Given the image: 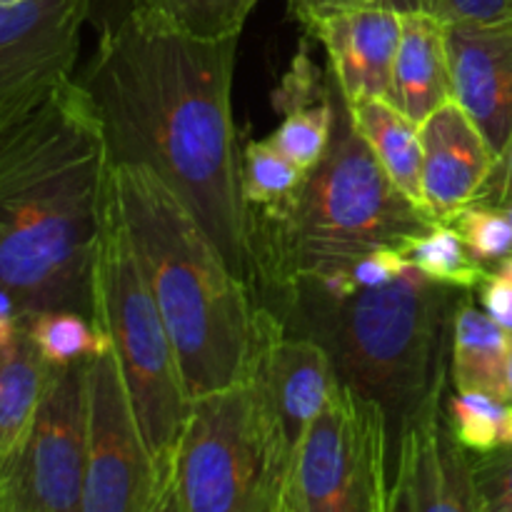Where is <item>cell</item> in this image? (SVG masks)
I'll return each mask as SVG.
<instances>
[{
  "instance_id": "cell-14",
  "label": "cell",
  "mask_w": 512,
  "mask_h": 512,
  "mask_svg": "<svg viewBox=\"0 0 512 512\" xmlns=\"http://www.w3.org/2000/svg\"><path fill=\"white\" fill-rule=\"evenodd\" d=\"M453 98L503 153L512 135V13L445 23Z\"/></svg>"
},
{
  "instance_id": "cell-10",
  "label": "cell",
  "mask_w": 512,
  "mask_h": 512,
  "mask_svg": "<svg viewBox=\"0 0 512 512\" xmlns=\"http://www.w3.org/2000/svg\"><path fill=\"white\" fill-rule=\"evenodd\" d=\"M240 380L248 385L263 425L280 505L295 450L315 415L328 403L338 375L328 350L318 340L290 333L278 315L255 300L253 338Z\"/></svg>"
},
{
  "instance_id": "cell-21",
  "label": "cell",
  "mask_w": 512,
  "mask_h": 512,
  "mask_svg": "<svg viewBox=\"0 0 512 512\" xmlns=\"http://www.w3.org/2000/svg\"><path fill=\"white\" fill-rule=\"evenodd\" d=\"M50 370L53 365L35 348L25 325L10 343H0V460L28 430Z\"/></svg>"
},
{
  "instance_id": "cell-31",
  "label": "cell",
  "mask_w": 512,
  "mask_h": 512,
  "mask_svg": "<svg viewBox=\"0 0 512 512\" xmlns=\"http://www.w3.org/2000/svg\"><path fill=\"white\" fill-rule=\"evenodd\" d=\"M423 10L443 23L490 20L512 13V0H423Z\"/></svg>"
},
{
  "instance_id": "cell-11",
  "label": "cell",
  "mask_w": 512,
  "mask_h": 512,
  "mask_svg": "<svg viewBox=\"0 0 512 512\" xmlns=\"http://www.w3.org/2000/svg\"><path fill=\"white\" fill-rule=\"evenodd\" d=\"M80 512H160V480L113 350L85 360Z\"/></svg>"
},
{
  "instance_id": "cell-18",
  "label": "cell",
  "mask_w": 512,
  "mask_h": 512,
  "mask_svg": "<svg viewBox=\"0 0 512 512\" xmlns=\"http://www.w3.org/2000/svg\"><path fill=\"white\" fill-rule=\"evenodd\" d=\"M453 98L445 23L428 10L403 13L398 53L388 100L413 123H423L438 105Z\"/></svg>"
},
{
  "instance_id": "cell-19",
  "label": "cell",
  "mask_w": 512,
  "mask_h": 512,
  "mask_svg": "<svg viewBox=\"0 0 512 512\" xmlns=\"http://www.w3.org/2000/svg\"><path fill=\"white\" fill-rule=\"evenodd\" d=\"M510 333L470 295L455 303L450 328V378L460 393H488L508 400Z\"/></svg>"
},
{
  "instance_id": "cell-6",
  "label": "cell",
  "mask_w": 512,
  "mask_h": 512,
  "mask_svg": "<svg viewBox=\"0 0 512 512\" xmlns=\"http://www.w3.org/2000/svg\"><path fill=\"white\" fill-rule=\"evenodd\" d=\"M93 320L105 330L110 350L118 358L130 403L158 470L160 512H165L175 445L188 418L190 398L173 340L120 218L113 183L95 250Z\"/></svg>"
},
{
  "instance_id": "cell-34",
  "label": "cell",
  "mask_w": 512,
  "mask_h": 512,
  "mask_svg": "<svg viewBox=\"0 0 512 512\" xmlns=\"http://www.w3.org/2000/svg\"><path fill=\"white\" fill-rule=\"evenodd\" d=\"M508 400L512 403V333H510V360H508Z\"/></svg>"
},
{
  "instance_id": "cell-7",
  "label": "cell",
  "mask_w": 512,
  "mask_h": 512,
  "mask_svg": "<svg viewBox=\"0 0 512 512\" xmlns=\"http://www.w3.org/2000/svg\"><path fill=\"white\" fill-rule=\"evenodd\" d=\"M165 512H278V480L243 380L190 400Z\"/></svg>"
},
{
  "instance_id": "cell-35",
  "label": "cell",
  "mask_w": 512,
  "mask_h": 512,
  "mask_svg": "<svg viewBox=\"0 0 512 512\" xmlns=\"http://www.w3.org/2000/svg\"><path fill=\"white\" fill-rule=\"evenodd\" d=\"M505 210V213H508V218H510V223H512V203L508 205V208H503Z\"/></svg>"
},
{
  "instance_id": "cell-23",
  "label": "cell",
  "mask_w": 512,
  "mask_h": 512,
  "mask_svg": "<svg viewBox=\"0 0 512 512\" xmlns=\"http://www.w3.org/2000/svg\"><path fill=\"white\" fill-rule=\"evenodd\" d=\"M398 250L420 273L463 293L478 290V285L488 275V265L480 263L470 253L468 245L450 223H435L425 233L403 240Z\"/></svg>"
},
{
  "instance_id": "cell-13",
  "label": "cell",
  "mask_w": 512,
  "mask_h": 512,
  "mask_svg": "<svg viewBox=\"0 0 512 512\" xmlns=\"http://www.w3.org/2000/svg\"><path fill=\"white\" fill-rule=\"evenodd\" d=\"M480 512L473 455L445 413V380L405 423L398 440L390 512Z\"/></svg>"
},
{
  "instance_id": "cell-27",
  "label": "cell",
  "mask_w": 512,
  "mask_h": 512,
  "mask_svg": "<svg viewBox=\"0 0 512 512\" xmlns=\"http://www.w3.org/2000/svg\"><path fill=\"white\" fill-rule=\"evenodd\" d=\"M448 223L458 230L463 243L480 263L490 265L512 253V223L503 208L470 203L460 208Z\"/></svg>"
},
{
  "instance_id": "cell-12",
  "label": "cell",
  "mask_w": 512,
  "mask_h": 512,
  "mask_svg": "<svg viewBox=\"0 0 512 512\" xmlns=\"http://www.w3.org/2000/svg\"><path fill=\"white\" fill-rule=\"evenodd\" d=\"M93 0L0 3V118L73 78Z\"/></svg>"
},
{
  "instance_id": "cell-4",
  "label": "cell",
  "mask_w": 512,
  "mask_h": 512,
  "mask_svg": "<svg viewBox=\"0 0 512 512\" xmlns=\"http://www.w3.org/2000/svg\"><path fill=\"white\" fill-rule=\"evenodd\" d=\"M250 293L265 300L293 280L350 263L380 245L425 233L438 220L415 205L378 163L333 75V130L305 170L285 218L250 215Z\"/></svg>"
},
{
  "instance_id": "cell-32",
  "label": "cell",
  "mask_w": 512,
  "mask_h": 512,
  "mask_svg": "<svg viewBox=\"0 0 512 512\" xmlns=\"http://www.w3.org/2000/svg\"><path fill=\"white\" fill-rule=\"evenodd\" d=\"M473 203L493 205V208H508L512 203V135L503 153L495 158L490 175L475 193Z\"/></svg>"
},
{
  "instance_id": "cell-29",
  "label": "cell",
  "mask_w": 512,
  "mask_h": 512,
  "mask_svg": "<svg viewBox=\"0 0 512 512\" xmlns=\"http://www.w3.org/2000/svg\"><path fill=\"white\" fill-rule=\"evenodd\" d=\"M405 268H408V260L400 255L395 245H380V248L358 255L350 263V275H353V283L358 290H373L393 283L395 278L405 273Z\"/></svg>"
},
{
  "instance_id": "cell-2",
  "label": "cell",
  "mask_w": 512,
  "mask_h": 512,
  "mask_svg": "<svg viewBox=\"0 0 512 512\" xmlns=\"http://www.w3.org/2000/svg\"><path fill=\"white\" fill-rule=\"evenodd\" d=\"M108 193V145L75 75L0 118V290L23 320L45 310L93 318Z\"/></svg>"
},
{
  "instance_id": "cell-28",
  "label": "cell",
  "mask_w": 512,
  "mask_h": 512,
  "mask_svg": "<svg viewBox=\"0 0 512 512\" xmlns=\"http://www.w3.org/2000/svg\"><path fill=\"white\" fill-rule=\"evenodd\" d=\"M470 455L480 512H512V445Z\"/></svg>"
},
{
  "instance_id": "cell-1",
  "label": "cell",
  "mask_w": 512,
  "mask_h": 512,
  "mask_svg": "<svg viewBox=\"0 0 512 512\" xmlns=\"http://www.w3.org/2000/svg\"><path fill=\"white\" fill-rule=\"evenodd\" d=\"M238 40L185 33L130 8L103 25L75 78L98 115L110 163L153 170L248 283L250 220L233 120Z\"/></svg>"
},
{
  "instance_id": "cell-36",
  "label": "cell",
  "mask_w": 512,
  "mask_h": 512,
  "mask_svg": "<svg viewBox=\"0 0 512 512\" xmlns=\"http://www.w3.org/2000/svg\"><path fill=\"white\" fill-rule=\"evenodd\" d=\"M0 3H5V0H0Z\"/></svg>"
},
{
  "instance_id": "cell-9",
  "label": "cell",
  "mask_w": 512,
  "mask_h": 512,
  "mask_svg": "<svg viewBox=\"0 0 512 512\" xmlns=\"http://www.w3.org/2000/svg\"><path fill=\"white\" fill-rule=\"evenodd\" d=\"M85 360L50 370L28 430L0 460V512H80L85 490Z\"/></svg>"
},
{
  "instance_id": "cell-8",
  "label": "cell",
  "mask_w": 512,
  "mask_h": 512,
  "mask_svg": "<svg viewBox=\"0 0 512 512\" xmlns=\"http://www.w3.org/2000/svg\"><path fill=\"white\" fill-rule=\"evenodd\" d=\"M390 488L385 413L338 380L295 450L278 512H390Z\"/></svg>"
},
{
  "instance_id": "cell-25",
  "label": "cell",
  "mask_w": 512,
  "mask_h": 512,
  "mask_svg": "<svg viewBox=\"0 0 512 512\" xmlns=\"http://www.w3.org/2000/svg\"><path fill=\"white\" fill-rule=\"evenodd\" d=\"M35 348L48 365H68L110 350V338L93 318L75 310H45L25 320Z\"/></svg>"
},
{
  "instance_id": "cell-20",
  "label": "cell",
  "mask_w": 512,
  "mask_h": 512,
  "mask_svg": "<svg viewBox=\"0 0 512 512\" xmlns=\"http://www.w3.org/2000/svg\"><path fill=\"white\" fill-rule=\"evenodd\" d=\"M350 105V103H348ZM355 128L370 145L388 178L425 210L423 198V143L418 123L405 118L390 100L365 98L350 105ZM428 213V210H425ZM430 215V213H428Z\"/></svg>"
},
{
  "instance_id": "cell-24",
  "label": "cell",
  "mask_w": 512,
  "mask_h": 512,
  "mask_svg": "<svg viewBox=\"0 0 512 512\" xmlns=\"http://www.w3.org/2000/svg\"><path fill=\"white\" fill-rule=\"evenodd\" d=\"M255 5L258 0H130L138 13L203 38L240 35Z\"/></svg>"
},
{
  "instance_id": "cell-5",
  "label": "cell",
  "mask_w": 512,
  "mask_h": 512,
  "mask_svg": "<svg viewBox=\"0 0 512 512\" xmlns=\"http://www.w3.org/2000/svg\"><path fill=\"white\" fill-rule=\"evenodd\" d=\"M458 288L438 283L408 263L383 288L360 290L335 305L303 308L283 320L328 350L338 380L380 405L390 450L398 453L405 423L448 380L450 328Z\"/></svg>"
},
{
  "instance_id": "cell-26",
  "label": "cell",
  "mask_w": 512,
  "mask_h": 512,
  "mask_svg": "<svg viewBox=\"0 0 512 512\" xmlns=\"http://www.w3.org/2000/svg\"><path fill=\"white\" fill-rule=\"evenodd\" d=\"M445 413L455 438L470 453H488L512 445V403L488 393H460L445 398Z\"/></svg>"
},
{
  "instance_id": "cell-15",
  "label": "cell",
  "mask_w": 512,
  "mask_h": 512,
  "mask_svg": "<svg viewBox=\"0 0 512 512\" xmlns=\"http://www.w3.org/2000/svg\"><path fill=\"white\" fill-rule=\"evenodd\" d=\"M303 25L305 35L323 45L330 73L350 105L390 95L395 53L403 33V13L388 3H358L325 10Z\"/></svg>"
},
{
  "instance_id": "cell-3",
  "label": "cell",
  "mask_w": 512,
  "mask_h": 512,
  "mask_svg": "<svg viewBox=\"0 0 512 512\" xmlns=\"http://www.w3.org/2000/svg\"><path fill=\"white\" fill-rule=\"evenodd\" d=\"M115 203L160 310L188 398L243 378L255 298L183 200L143 165L110 163Z\"/></svg>"
},
{
  "instance_id": "cell-17",
  "label": "cell",
  "mask_w": 512,
  "mask_h": 512,
  "mask_svg": "<svg viewBox=\"0 0 512 512\" xmlns=\"http://www.w3.org/2000/svg\"><path fill=\"white\" fill-rule=\"evenodd\" d=\"M273 105L283 123L270 133L268 143L300 170H310L330 143L333 130V73L318 68L308 53V40L280 78Z\"/></svg>"
},
{
  "instance_id": "cell-33",
  "label": "cell",
  "mask_w": 512,
  "mask_h": 512,
  "mask_svg": "<svg viewBox=\"0 0 512 512\" xmlns=\"http://www.w3.org/2000/svg\"><path fill=\"white\" fill-rule=\"evenodd\" d=\"M358 3H388L398 8L400 13H410V10H423V0H288V13L293 15L298 23H305L313 15L325 13L333 8H345V5Z\"/></svg>"
},
{
  "instance_id": "cell-30",
  "label": "cell",
  "mask_w": 512,
  "mask_h": 512,
  "mask_svg": "<svg viewBox=\"0 0 512 512\" xmlns=\"http://www.w3.org/2000/svg\"><path fill=\"white\" fill-rule=\"evenodd\" d=\"M480 308L512 333V253L488 265V275L478 285Z\"/></svg>"
},
{
  "instance_id": "cell-16",
  "label": "cell",
  "mask_w": 512,
  "mask_h": 512,
  "mask_svg": "<svg viewBox=\"0 0 512 512\" xmlns=\"http://www.w3.org/2000/svg\"><path fill=\"white\" fill-rule=\"evenodd\" d=\"M423 143L425 210L438 223H448L475 193L495 163V153L475 120L455 98L445 100L418 125Z\"/></svg>"
},
{
  "instance_id": "cell-22",
  "label": "cell",
  "mask_w": 512,
  "mask_h": 512,
  "mask_svg": "<svg viewBox=\"0 0 512 512\" xmlns=\"http://www.w3.org/2000/svg\"><path fill=\"white\" fill-rule=\"evenodd\" d=\"M305 170L290 163L283 153L265 140H248L240 163V185L250 215L285 218L293 205Z\"/></svg>"
}]
</instances>
